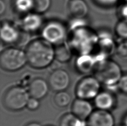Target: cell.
Returning <instances> with one entry per match:
<instances>
[{
	"label": "cell",
	"instance_id": "1",
	"mask_svg": "<svg viewBox=\"0 0 127 126\" xmlns=\"http://www.w3.org/2000/svg\"><path fill=\"white\" fill-rule=\"evenodd\" d=\"M25 51L28 64L33 68H46L55 59V47L42 37L29 42Z\"/></svg>",
	"mask_w": 127,
	"mask_h": 126
},
{
	"label": "cell",
	"instance_id": "2",
	"mask_svg": "<svg viewBox=\"0 0 127 126\" xmlns=\"http://www.w3.org/2000/svg\"><path fill=\"white\" fill-rule=\"evenodd\" d=\"M98 40L97 32L86 26L69 31L66 42L72 52H77L81 55L91 54L93 49L96 48Z\"/></svg>",
	"mask_w": 127,
	"mask_h": 126
},
{
	"label": "cell",
	"instance_id": "3",
	"mask_svg": "<svg viewBox=\"0 0 127 126\" xmlns=\"http://www.w3.org/2000/svg\"><path fill=\"white\" fill-rule=\"evenodd\" d=\"M94 72V76L101 84L109 87H118V84L123 76L118 63L108 59L97 62Z\"/></svg>",
	"mask_w": 127,
	"mask_h": 126
},
{
	"label": "cell",
	"instance_id": "4",
	"mask_svg": "<svg viewBox=\"0 0 127 126\" xmlns=\"http://www.w3.org/2000/svg\"><path fill=\"white\" fill-rule=\"evenodd\" d=\"M28 63L25 51L20 48L10 47L4 49L0 55V65L6 71L15 72L23 68Z\"/></svg>",
	"mask_w": 127,
	"mask_h": 126
},
{
	"label": "cell",
	"instance_id": "5",
	"mask_svg": "<svg viewBox=\"0 0 127 126\" xmlns=\"http://www.w3.org/2000/svg\"><path fill=\"white\" fill-rule=\"evenodd\" d=\"M68 34L67 25L58 20H50L46 22L41 30V37L54 46L65 42Z\"/></svg>",
	"mask_w": 127,
	"mask_h": 126
},
{
	"label": "cell",
	"instance_id": "6",
	"mask_svg": "<svg viewBox=\"0 0 127 126\" xmlns=\"http://www.w3.org/2000/svg\"><path fill=\"white\" fill-rule=\"evenodd\" d=\"M30 98L29 92L21 86H13L9 88L4 94L3 105L7 109L12 111L23 109L26 107Z\"/></svg>",
	"mask_w": 127,
	"mask_h": 126
},
{
	"label": "cell",
	"instance_id": "7",
	"mask_svg": "<svg viewBox=\"0 0 127 126\" xmlns=\"http://www.w3.org/2000/svg\"><path fill=\"white\" fill-rule=\"evenodd\" d=\"M101 83L95 76H87L77 84L75 94L79 98L89 100L94 99L100 92Z\"/></svg>",
	"mask_w": 127,
	"mask_h": 126
},
{
	"label": "cell",
	"instance_id": "8",
	"mask_svg": "<svg viewBox=\"0 0 127 126\" xmlns=\"http://www.w3.org/2000/svg\"><path fill=\"white\" fill-rule=\"evenodd\" d=\"M22 32L19 24L8 20L1 22L0 36L4 43L11 44L20 42Z\"/></svg>",
	"mask_w": 127,
	"mask_h": 126
},
{
	"label": "cell",
	"instance_id": "9",
	"mask_svg": "<svg viewBox=\"0 0 127 126\" xmlns=\"http://www.w3.org/2000/svg\"><path fill=\"white\" fill-rule=\"evenodd\" d=\"M44 23L41 15L31 12L23 16L19 25L24 32L32 33L41 31Z\"/></svg>",
	"mask_w": 127,
	"mask_h": 126
},
{
	"label": "cell",
	"instance_id": "10",
	"mask_svg": "<svg viewBox=\"0 0 127 126\" xmlns=\"http://www.w3.org/2000/svg\"><path fill=\"white\" fill-rule=\"evenodd\" d=\"M70 77L67 72L62 69H56L52 72L49 78L50 87L54 91H65L70 84Z\"/></svg>",
	"mask_w": 127,
	"mask_h": 126
},
{
	"label": "cell",
	"instance_id": "11",
	"mask_svg": "<svg viewBox=\"0 0 127 126\" xmlns=\"http://www.w3.org/2000/svg\"><path fill=\"white\" fill-rule=\"evenodd\" d=\"M87 126H115L114 116L109 111L96 109L87 120Z\"/></svg>",
	"mask_w": 127,
	"mask_h": 126
},
{
	"label": "cell",
	"instance_id": "12",
	"mask_svg": "<svg viewBox=\"0 0 127 126\" xmlns=\"http://www.w3.org/2000/svg\"><path fill=\"white\" fill-rule=\"evenodd\" d=\"M93 111V107L89 100L78 98L72 104V113L83 121L87 120Z\"/></svg>",
	"mask_w": 127,
	"mask_h": 126
},
{
	"label": "cell",
	"instance_id": "13",
	"mask_svg": "<svg viewBox=\"0 0 127 126\" xmlns=\"http://www.w3.org/2000/svg\"><path fill=\"white\" fill-rule=\"evenodd\" d=\"M115 97L109 91L100 92L94 98V105L97 109L109 111L115 107Z\"/></svg>",
	"mask_w": 127,
	"mask_h": 126
},
{
	"label": "cell",
	"instance_id": "14",
	"mask_svg": "<svg viewBox=\"0 0 127 126\" xmlns=\"http://www.w3.org/2000/svg\"><path fill=\"white\" fill-rule=\"evenodd\" d=\"M49 84L42 78H37L29 84L28 92L31 97L41 100L47 95L49 89Z\"/></svg>",
	"mask_w": 127,
	"mask_h": 126
},
{
	"label": "cell",
	"instance_id": "15",
	"mask_svg": "<svg viewBox=\"0 0 127 126\" xmlns=\"http://www.w3.org/2000/svg\"><path fill=\"white\" fill-rule=\"evenodd\" d=\"M67 8L72 17L86 18L89 11V6L84 0H69Z\"/></svg>",
	"mask_w": 127,
	"mask_h": 126
},
{
	"label": "cell",
	"instance_id": "16",
	"mask_svg": "<svg viewBox=\"0 0 127 126\" xmlns=\"http://www.w3.org/2000/svg\"><path fill=\"white\" fill-rule=\"evenodd\" d=\"M97 61L94 56L92 54L79 55L75 65L77 69L82 73H86L92 70L94 71Z\"/></svg>",
	"mask_w": 127,
	"mask_h": 126
},
{
	"label": "cell",
	"instance_id": "17",
	"mask_svg": "<svg viewBox=\"0 0 127 126\" xmlns=\"http://www.w3.org/2000/svg\"><path fill=\"white\" fill-rule=\"evenodd\" d=\"M72 51L66 42L55 46V57L58 61L67 62L71 58Z\"/></svg>",
	"mask_w": 127,
	"mask_h": 126
},
{
	"label": "cell",
	"instance_id": "18",
	"mask_svg": "<svg viewBox=\"0 0 127 126\" xmlns=\"http://www.w3.org/2000/svg\"><path fill=\"white\" fill-rule=\"evenodd\" d=\"M59 126H87V122L77 117L72 113H66L60 118Z\"/></svg>",
	"mask_w": 127,
	"mask_h": 126
},
{
	"label": "cell",
	"instance_id": "19",
	"mask_svg": "<svg viewBox=\"0 0 127 126\" xmlns=\"http://www.w3.org/2000/svg\"><path fill=\"white\" fill-rule=\"evenodd\" d=\"M12 4L17 12L24 15L33 10V0H13Z\"/></svg>",
	"mask_w": 127,
	"mask_h": 126
},
{
	"label": "cell",
	"instance_id": "20",
	"mask_svg": "<svg viewBox=\"0 0 127 126\" xmlns=\"http://www.w3.org/2000/svg\"><path fill=\"white\" fill-rule=\"evenodd\" d=\"M55 105L60 108H64L70 104L71 101V95L65 91L58 92L54 96Z\"/></svg>",
	"mask_w": 127,
	"mask_h": 126
},
{
	"label": "cell",
	"instance_id": "21",
	"mask_svg": "<svg viewBox=\"0 0 127 126\" xmlns=\"http://www.w3.org/2000/svg\"><path fill=\"white\" fill-rule=\"evenodd\" d=\"M114 32L119 39L127 40V20L119 19L115 24Z\"/></svg>",
	"mask_w": 127,
	"mask_h": 126
},
{
	"label": "cell",
	"instance_id": "22",
	"mask_svg": "<svg viewBox=\"0 0 127 126\" xmlns=\"http://www.w3.org/2000/svg\"><path fill=\"white\" fill-rule=\"evenodd\" d=\"M33 11L42 15L49 10L51 6V0H33Z\"/></svg>",
	"mask_w": 127,
	"mask_h": 126
},
{
	"label": "cell",
	"instance_id": "23",
	"mask_svg": "<svg viewBox=\"0 0 127 126\" xmlns=\"http://www.w3.org/2000/svg\"><path fill=\"white\" fill-rule=\"evenodd\" d=\"M89 26L88 22L86 18L72 17L67 24L69 31H72L83 27Z\"/></svg>",
	"mask_w": 127,
	"mask_h": 126
},
{
	"label": "cell",
	"instance_id": "24",
	"mask_svg": "<svg viewBox=\"0 0 127 126\" xmlns=\"http://www.w3.org/2000/svg\"><path fill=\"white\" fill-rule=\"evenodd\" d=\"M115 53L121 59L127 60V40H122L117 45Z\"/></svg>",
	"mask_w": 127,
	"mask_h": 126
},
{
	"label": "cell",
	"instance_id": "25",
	"mask_svg": "<svg viewBox=\"0 0 127 126\" xmlns=\"http://www.w3.org/2000/svg\"><path fill=\"white\" fill-rule=\"evenodd\" d=\"M118 89L127 95V73L124 74L118 84Z\"/></svg>",
	"mask_w": 127,
	"mask_h": 126
},
{
	"label": "cell",
	"instance_id": "26",
	"mask_svg": "<svg viewBox=\"0 0 127 126\" xmlns=\"http://www.w3.org/2000/svg\"><path fill=\"white\" fill-rule=\"evenodd\" d=\"M94 1L99 6L107 8L115 6L119 0H94Z\"/></svg>",
	"mask_w": 127,
	"mask_h": 126
},
{
	"label": "cell",
	"instance_id": "27",
	"mask_svg": "<svg viewBox=\"0 0 127 126\" xmlns=\"http://www.w3.org/2000/svg\"><path fill=\"white\" fill-rule=\"evenodd\" d=\"M40 105L39 100L33 97H30L28 101L26 107L30 111H35L39 108Z\"/></svg>",
	"mask_w": 127,
	"mask_h": 126
},
{
	"label": "cell",
	"instance_id": "28",
	"mask_svg": "<svg viewBox=\"0 0 127 126\" xmlns=\"http://www.w3.org/2000/svg\"><path fill=\"white\" fill-rule=\"evenodd\" d=\"M118 14L120 19L127 20V2H124L118 8Z\"/></svg>",
	"mask_w": 127,
	"mask_h": 126
},
{
	"label": "cell",
	"instance_id": "29",
	"mask_svg": "<svg viewBox=\"0 0 127 126\" xmlns=\"http://www.w3.org/2000/svg\"><path fill=\"white\" fill-rule=\"evenodd\" d=\"M6 9V3L3 0H0V14L2 15Z\"/></svg>",
	"mask_w": 127,
	"mask_h": 126
},
{
	"label": "cell",
	"instance_id": "30",
	"mask_svg": "<svg viewBox=\"0 0 127 126\" xmlns=\"http://www.w3.org/2000/svg\"><path fill=\"white\" fill-rule=\"evenodd\" d=\"M25 126H42L39 123L33 122L28 123V124L26 125Z\"/></svg>",
	"mask_w": 127,
	"mask_h": 126
},
{
	"label": "cell",
	"instance_id": "31",
	"mask_svg": "<svg viewBox=\"0 0 127 126\" xmlns=\"http://www.w3.org/2000/svg\"><path fill=\"white\" fill-rule=\"evenodd\" d=\"M122 125H123L124 126H127V114L123 118V123H122Z\"/></svg>",
	"mask_w": 127,
	"mask_h": 126
},
{
	"label": "cell",
	"instance_id": "32",
	"mask_svg": "<svg viewBox=\"0 0 127 126\" xmlns=\"http://www.w3.org/2000/svg\"><path fill=\"white\" fill-rule=\"evenodd\" d=\"M124 126L123 125H118V126Z\"/></svg>",
	"mask_w": 127,
	"mask_h": 126
},
{
	"label": "cell",
	"instance_id": "33",
	"mask_svg": "<svg viewBox=\"0 0 127 126\" xmlns=\"http://www.w3.org/2000/svg\"><path fill=\"white\" fill-rule=\"evenodd\" d=\"M124 2H127V0H123Z\"/></svg>",
	"mask_w": 127,
	"mask_h": 126
}]
</instances>
